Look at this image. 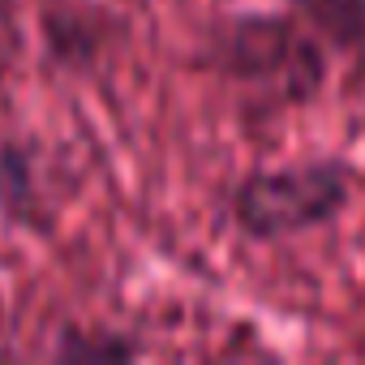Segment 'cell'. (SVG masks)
<instances>
[{"label": "cell", "instance_id": "obj_1", "mask_svg": "<svg viewBox=\"0 0 365 365\" xmlns=\"http://www.w3.org/2000/svg\"><path fill=\"white\" fill-rule=\"evenodd\" d=\"M348 198V180L335 163H301L258 172L237 190V220L254 237H288L327 224Z\"/></svg>", "mask_w": 365, "mask_h": 365}]
</instances>
